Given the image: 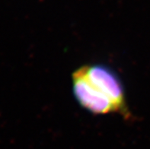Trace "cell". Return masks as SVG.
<instances>
[{
	"mask_svg": "<svg viewBox=\"0 0 150 149\" xmlns=\"http://www.w3.org/2000/svg\"><path fill=\"white\" fill-rule=\"evenodd\" d=\"M86 76L91 83L108 97L117 113L128 115L124 85L116 72L108 66L101 64L82 66Z\"/></svg>",
	"mask_w": 150,
	"mask_h": 149,
	"instance_id": "obj_1",
	"label": "cell"
},
{
	"mask_svg": "<svg viewBox=\"0 0 150 149\" xmlns=\"http://www.w3.org/2000/svg\"><path fill=\"white\" fill-rule=\"evenodd\" d=\"M72 91L77 102L90 113L105 115L116 112L108 97L88 80L82 66L72 74Z\"/></svg>",
	"mask_w": 150,
	"mask_h": 149,
	"instance_id": "obj_2",
	"label": "cell"
}]
</instances>
